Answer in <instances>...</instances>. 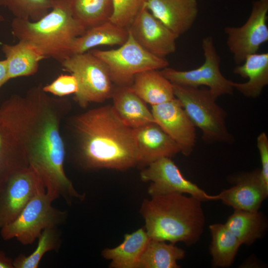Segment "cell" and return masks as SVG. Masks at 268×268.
<instances>
[{
	"label": "cell",
	"instance_id": "cell-30",
	"mask_svg": "<svg viewBox=\"0 0 268 268\" xmlns=\"http://www.w3.org/2000/svg\"><path fill=\"white\" fill-rule=\"evenodd\" d=\"M53 0H0V5L6 8L14 17L36 21L51 9Z\"/></svg>",
	"mask_w": 268,
	"mask_h": 268
},
{
	"label": "cell",
	"instance_id": "cell-35",
	"mask_svg": "<svg viewBox=\"0 0 268 268\" xmlns=\"http://www.w3.org/2000/svg\"><path fill=\"white\" fill-rule=\"evenodd\" d=\"M0 268H14L13 260L1 250H0Z\"/></svg>",
	"mask_w": 268,
	"mask_h": 268
},
{
	"label": "cell",
	"instance_id": "cell-34",
	"mask_svg": "<svg viewBox=\"0 0 268 268\" xmlns=\"http://www.w3.org/2000/svg\"><path fill=\"white\" fill-rule=\"evenodd\" d=\"M7 75L8 71L6 61L5 59L0 61V88L8 81Z\"/></svg>",
	"mask_w": 268,
	"mask_h": 268
},
{
	"label": "cell",
	"instance_id": "cell-25",
	"mask_svg": "<svg viewBox=\"0 0 268 268\" xmlns=\"http://www.w3.org/2000/svg\"><path fill=\"white\" fill-rule=\"evenodd\" d=\"M242 244L250 246L265 234L268 221L259 210H234L224 223Z\"/></svg>",
	"mask_w": 268,
	"mask_h": 268
},
{
	"label": "cell",
	"instance_id": "cell-28",
	"mask_svg": "<svg viewBox=\"0 0 268 268\" xmlns=\"http://www.w3.org/2000/svg\"><path fill=\"white\" fill-rule=\"evenodd\" d=\"M73 17L86 29L109 20L113 0H69Z\"/></svg>",
	"mask_w": 268,
	"mask_h": 268
},
{
	"label": "cell",
	"instance_id": "cell-3",
	"mask_svg": "<svg viewBox=\"0 0 268 268\" xmlns=\"http://www.w3.org/2000/svg\"><path fill=\"white\" fill-rule=\"evenodd\" d=\"M200 200L183 194L152 196L142 201L140 212L150 239L181 242L188 246L200 240L205 218Z\"/></svg>",
	"mask_w": 268,
	"mask_h": 268
},
{
	"label": "cell",
	"instance_id": "cell-4",
	"mask_svg": "<svg viewBox=\"0 0 268 268\" xmlns=\"http://www.w3.org/2000/svg\"><path fill=\"white\" fill-rule=\"evenodd\" d=\"M11 25L19 41L60 63L70 56L73 42L86 30L73 17L69 0H53L49 12L37 21L14 17Z\"/></svg>",
	"mask_w": 268,
	"mask_h": 268
},
{
	"label": "cell",
	"instance_id": "cell-12",
	"mask_svg": "<svg viewBox=\"0 0 268 268\" xmlns=\"http://www.w3.org/2000/svg\"><path fill=\"white\" fill-rule=\"evenodd\" d=\"M43 190H45L43 184L30 166L14 174L0 192V229L14 220Z\"/></svg>",
	"mask_w": 268,
	"mask_h": 268
},
{
	"label": "cell",
	"instance_id": "cell-13",
	"mask_svg": "<svg viewBox=\"0 0 268 268\" xmlns=\"http://www.w3.org/2000/svg\"><path fill=\"white\" fill-rule=\"evenodd\" d=\"M155 122L179 145L183 154L188 156L197 142L196 127L181 102L176 98L152 106Z\"/></svg>",
	"mask_w": 268,
	"mask_h": 268
},
{
	"label": "cell",
	"instance_id": "cell-8",
	"mask_svg": "<svg viewBox=\"0 0 268 268\" xmlns=\"http://www.w3.org/2000/svg\"><path fill=\"white\" fill-rule=\"evenodd\" d=\"M129 33L127 41L119 48L91 52L106 64L112 81L119 86H130L135 75L140 72L162 69L169 65L165 58L146 51Z\"/></svg>",
	"mask_w": 268,
	"mask_h": 268
},
{
	"label": "cell",
	"instance_id": "cell-2",
	"mask_svg": "<svg viewBox=\"0 0 268 268\" xmlns=\"http://www.w3.org/2000/svg\"><path fill=\"white\" fill-rule=\"evenodd\" d=\"M72 127L79 144L76 161L83 168L122 171L138 164L134 130L123 122L112 106L75 116Z\"/></svg>",
	"mask_w": 268,
	"mask_h": 268
},
{
	"label": "cell",
	"instance_id": "cell-10",
	"mask_svg": "<svg viewBox=\"0 0 268 268\" xmlns=\"http://www.w3.org/2000/svg\"><path fill=\"white\" fill-rule=\"evenodd\" d=\"M268 0H257L253 2L251 12L243 25L225 27L227 47L237 65L242 64L248 55L257 53L268 41Z\"/></svg>",
	"mask_w": 268,
	"mask_h": 268
},
{
	"label": "cell",
	"instance_id": "cell-6",
	"mask_svg": "<svg viewBox=\"0 0 268 268\" xmlns=\"http://www.w3.org/2000/svg\"><path fill=\"white\" fill-rule=\"evenodd\" d=\"M53 201L45 190L39 192L14 220L0 228L2 239L15 238L21 244L28 245L38 239L45 229L65 224L67 212L54 207Z\"/></svg>",
	"mask_w": 268,
	"mask_h": 268
},
{
	"label": "cell",
	"instance_id": "cell-24",
	"mask_svg": "<svg viewBox=\"0 0 268 268\" xmlns=\"http://www.w3.org/2000/svg\"><path fill=\"white\" fill-rule=\"evenodd\" d=\"M1 50L7 62L8 80L34 74L38 70L40 61L46 58L22 41L14 45L3 44Z\"/></svg>",
	"mask_w": 268,
	"mask_h": 268
},
{
	"label": "cell",
	"instance_id": "cell-16",
	"mask_svg": "<svg viewBox=\"0 0 268 268\" xmlns=\"http://www.w3.org/2000/svg\"><path fill=\"white\" fill-rule=\"evenodd\" d=\"M145 7L177 38L190 29L199 13L197 0H146Z\"/></svg>",
	"mask_w": 268,
	"mask_h": 268
},
{
	"label": "cell",
	"instance_id": "cell-17",
	"mask_svg": "<svg viewBox=\"0 0 268 268\" xmlns=\"http://www.w3.org/2000/svg\"><path fill=\"white\" fill-rule=\"evenodd\" d=\"M138 163L148 165L164 157L181 152L177 143L155 122L133 129Z\"/></svg>",
	"mask_w": 268,
	"mask_h": 268
},
{
	"label": "cell",
	"instance_id": "cell-19",
	"mask_svg": "<svg viewBox=\"0 0 268 268\" xmlns=\"http://www.w3.org/2000/svg\"><path fill=\"white\" fill-rule=\"evenodd\" d=\"M112 97L114 112L129 127L135 129L155 122L144 102L129 86H119L113 90Z\"/></svg>",
	"mask_w": 268,
	"mask_h": 268
},
{
	"label": "cell",
	"instance_id": "cell-9",
	"mask_svg": "<svg viewBox=\"0 0 268 268\" xmlns=\"http://www.w3.org/2000/svg\"><path fill=\"white\" fill-rule=\"evenodd\" d=\"M201 47L204 61L198 68L183 71L166 67L160 70L161 73L175 85L196 88L207 86L217 97L233 95L234 89L232 85V81L227 79L220 71V58L212 37L208 36L203 38Z\"/></svg>",
	"mask_w": 268,
	"mask_h": 268
},
{
	"label": "cell",
	"instance_id": "cell-29",
	"mask_svg": "<svg viewBox=\"0 0 268 268\" xmlns=\"http://www.w3.org/2000/svg\"><path fill=\"white\" fill-rule=\"evenodd\" d=\"M62 233L58 227L43 231L38 238L37 246L28 256L20 254L13 260L14 268H37L44 255L50 251H58L62 243Z\"/></svg>",
	"mask_w": 268,
	"mask_h": 268
},
{
	"label": "cell",
	"instance_id": "cell-33",
	"mask_svg": "<svg viewBox=\"0 0 268 268\" xmlns=\"http://www.w3.org/2000/svg\"><path fill=\"white\" fill-rule=\"evenodd\" d=\"M261 162L260 178L264 186L268 190V138L266 134L261 133L257 138Z\"/></svg>",
	"mask_w": 268,
	"mask_h": 268
},
{
	"label": "cell",
	"instance_id": "cell-27",
	"mask_svg": "<svg viewBox=\"0 0 268 268\" xmlns=\"http://www.w3.org/2000/svg\"><path fill=\"white\" fill-rule=\"evenodd\" d=\"M185 251L175 244L149 239L137 268H179L177 261L184 258Z\"/></svg>",
	"mask_w": 268,
	"mask_h": 268
},
{
	"label": "cell",
	"instance_id": "cell-20",
	"mask_svg": "<svg viewBox=\"0 0 268 268\" xmlns=\"http://www.w3.org/2000/svg\"><path fill=\"white\" fill-rule=\"evenodd\" d=\"M129 30L108 20L85 30L73 42L70 56L83 54L89 49L102 45H123L129 37Z\"/></svg>",
	"mask_w": 268,
	"mask_h": 268
},
{
	"label": "cell",
	"instance_id": "cell-7",
	"mask_svg": "<svg viewBox=\"0 0 268 268\" xmlns=\"http://www.w3.org/2000/svg\"><path fill=\"white\" fill-rule=\"evenodd\" d=\"M61 63L77 80L78 90L74 98L80 107L101 103L112 96V81L108 68L91 52L71 55Z\"/></svg>",
	"mask_w": 268,
	"mask_h": 268
},
{
	"label": "cell",
	"instance_id": "cell-22",
	"mask_svg": "<svg viewBox=\"0 0 268 268\" xmlns=\"http://www.w3.org/2000/svg\"><path fill=\"white\" fill-rule=\"evenodd\" d=\"M129 86L144 102L152 106L175 98L173 84L159 70H147L136 74Z\"/></svg>",
	"mask_w": 268,
	"mask_h": 268
},
{
	"label": "cell",
	"instance_id": "cell-36",
	"mask_svg": "<svg viewBox=\"0 0 268 268\" xmlns=\"http://www.w3.org/2000/svg\"><path fill=\"white\" fill-rule=\"evenodd\" d=\"M3 17L1 15H0V21L3 20Z\"/></svg>",
	"mask_w": 268,
	"mask_h": 268
},
{
	"label": "cell",
	"instance_id": "cell-15",
	"mask_svg": "<svg viewBox=\"0 0 268 268\" xmlns=\"http://www.w3.org/2000/svg\"><path fill=\"white\" fill-rule=\"evenodd\" d=\"M234 186L216 195L217 200L234 210H259L268 196V190L262 183L260 169L239 174L232 178Z\"/></svg>",
	"mask_w": 268,
	"mask_h": 268
},
{
	"label": "cell",
	"instance_id": "cell-14",
	"mask_svg": "<svg viewBox=\"0 0 268 268\" xmlns=\"http://www.w3.org/2000/svg\"><path fill=\"white\" fill-rule=\"evenodd\" d=\"M135 41L147 52L161 58L176 50V36L144 7L129 27Z\"/></svg>",
	"mask_w": 268,
	"mask_h": 268
},
{
	"label": "cell",
	"instance_id": "cell-1",
	"mask_svg": "<svg viewBox=\"0 0 268 268\" xmlns=\"http://www.w3.org/2000/svg\"><path fill=\"white\" fill-rule=\"evenodd\" d=\"M43 85L30 88L24 96L12 95L0 106V120L8 127L37 174L46 193L69 205L82 201L64 168L66 149L60 125L69 110L68 101L50 96Z\"/></svg>",
	"mask_w": 268,
	"mask_h": 268
},
{
	"label": "cell",
	"instance_id": "cell-26",
	"mask_svg": "<svg viewBox=\"0 0 268 268\" xmlns=\"http://www.w3.org/2000/svg\"><path fill=\"white\" fill-rule=\"evenodd\" d=\"M211 236L209 252L214 267L228 268L233 263L242 245L225 224L215 223L209 226Z\"/></svg>",
	"mask_w": 268,
	"mask_h": 268
},
{
	"label": "cell",
	"instance_id": "cell-32",
	"mask_svg": "<svg viewBox=\"0 0 268 268\" xmlns=\"http://www.w3.org/2000/svg\"><path fill=\"white\" fill-rule=\"evenodd\" d=\"M43 90L59 97L75 94L78 84L75 77L71 74H61L51 83L43 86Z\"/></svg>",
	"mask_w": 268,
	"mask_h": 268
},
{
	"label": "cell",
	"instance_id": "cell-21",
	"mask_svg": "<svg viewBox=\"0 0 268 268\" xmlns=\"http://www.w3.org/2000/svg\"><path fill=\"white\" fill-rule=\"evenodd\" d=\"M144 227L126 234L123 242L113 248L102 251V257L111 260V268H137L140 258L149 240Z\"/></svg>",
	"mask_w": 268,
	"mask_h": 268
},
{
	"label": "cell",
	"instance_id": "cell-11",
	"mask_svg": "<svg viewBox=\"0 0 268 268\" xmlns=\"http://www.w3.org/2000/svg\"><path fill=\"white\" fill-rule=\"evenodd\" d=\"M140 178L150 182L147 190L151 196L173 193L188 194L202 202L217 200V195L207 194L196 184L183 175L171 158L157 160L141 170Z\"/></svg>",
	"mask_w": 268,
	"mask_h": 268
},
{
	"label": "cell",
	"instance_id": "cell-5",
	"mask_svg": "<svg viewBox=\"0 0 268 268\" xmlns=\"http://www.w3.org/2000/svg\"><path fill=\"white\" fill-rule=\"evenodd\" d=\"M175 98L181 102L188 116L202 133L208 143L234 141L226 125V112L216 103L217 97L209 89L173 84Z\"/></svg>",
	"mask_w": 268,
	"mask_h": 268
},
{
	"label": "cell",
	"instance_id": "cell-18",
	"mask_svg": "<svg viewBox=\"0 0 268 268\" xmlns=\"http://www.w3.org/2000/svg\"><path fill=\"white\" fill-rule=\"evenodd\" d=\"M235 74L248 81L243 83L232 81V85L243 95L256 98L268 84V53H255L248 55L244 62L233 69Z\"/></svg>",
	"mask_w": 268,
	"mask_h": 268
},
{
	"label": "cell",
	"instance_id": "cell-31",
	"mask_svg": "<svg viewBox=\"0 0 268 268\" xmlns=\"http://www.w3.org/2000/svg\"><path fill=\"white\" fill-rule=\"evenodd\" d=\"M146 0H113V12L110 20L129 29L139 11L145 7Z\"/></svg>",
	"mask_w": 268,
	"mask_h": 268
},
{
	"label": "cell",
	"instance_id": "cell-23",
	"mask_svg": "<svg viewBox=\"0 0 268 268\" xmlns=\"http://www.w3.org/2000/svg\"><path fill=\"white\" fill-rule=\"evenodd\" d=\"M29 166L11 132L0 120V192L15 173Z\"/></svg>",
	"mask_w": 268,
	"mask_h": 268
}]
</instances>
